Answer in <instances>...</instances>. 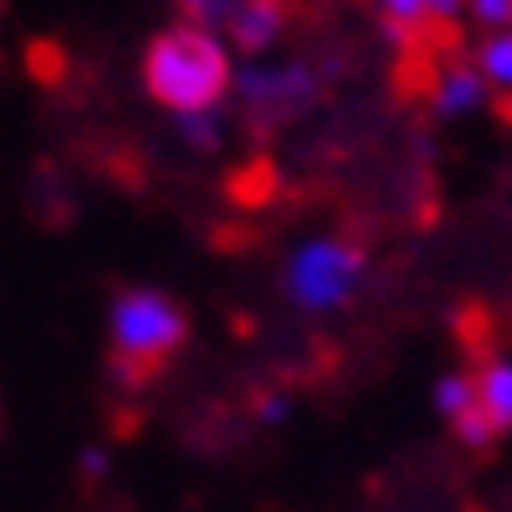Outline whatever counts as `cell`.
Segmentation results:
<instances>
[{
    "label": "cell",
    "instance_id": "obj_1",
    "mask_svg": "<svg viewBox=\"0 0 512 512\" xmlns=\"http://www.w3.org/2000/svg\"><path fill=\"white\" fill-rule=\"evenodd\" d=\"M142 74H147L152 100H162L168 110H178V115H209L225 100V89H230V58H225V48L204 27L178 21V27L152 37Z\"/></svg>",
    "mask_w": 512,
    "mask_h": 512
},
{
    "label": "cell",
    "instance_id": "obj_2",
    "mask_svg": "<svg viewBox=\"0 0 512 512\" xmlns=\"http://www.w3.org/2000/svg\"><path fill=\"white\" fill-rule=\"evenodd\" d=\"M110 371L126 387H147L152 377L168 371V361L189 340V314H183L168 293L131 288L115 298L110 309Z\"/></svg>",
    "mask_w": 512,
    "mask_h": 512
},
{
    "label": "cell",
    "instance_id": "obj_3",
    "mask_svg": "<svg viewBox=\"0 0 512 512\" xmlns=\"http://www.w3.org/2000/svg\"><path fill=\"white\" fill-rule=\"evenodd\" d=\"M361 267H366L361 246H351V241H319V246H309V251L293 256L288 283H293L298 304L324 309V304H340L345 288L361 277Z\"/></svg>",
    "mask_w": 512,
    "mask_h": 512
},
{
    "label": "cell",
    "instance_id": "obj_4",
    "mask_svg": "<svg viewBox=\"0 0 512 512\" xmlns=\"http://www.w3.org/2000/svg\"><path fill=\"white\" fill-rule=\"evenodd\" d=\"M309 74L304 68H277V74H246V105H251V126H283L309 105Z\"/></svg>",
    "mask_w": 512,
    "mask_h": 512
},
{
    "label": "cell",
    "instance_id": "obj_5",
    "mask_svg": "<svg viewBox=\"0 0 512 512\" xmlns=\"http://www.w3.org/2000/svg\"><path fill=\"white\" fill-rule=\"evenodd\" d=\"M439 408L450 413V424L455 434L465 439V445H492V424H486V413H481V398H476V377H445L439 382Z\"/></svg>",
    "mask_w": 512,
    "mask_h": 512
},
{
    "label": "cell",
    "instance_id": "obj_6",
    "mask_svg": "<svg viewBox=\"0 0 512 512\" xmlns=\"http://www.w3.org/2000/svg\"><path fill=\"white\" fill-rule=\"evenodd\" d=\"M471 63H476V74H481V84H486V95H492V110L512 126V32L486 37Z\"/></svg>",
    "mask_w": 512,
    "mask_h": 512
},
{
    "label": "cell",
    "instance_id": "obj_7",
    "mask_svg": "<svg viewBox=\"0 0 512 512\" xmlns=\"http://www.w3.org/2000/svg\"><path fill=\"white\" fill-rule=\"evenodd\" d=\"M283 21H288V0H241V11L225 21V32L236 48H267V42L283 32Z\"/></svg>",
    "mask_w": 512,
    "mask_h": 512
},
{
    "label": "cell",
    "instance_id": "obj_8",
    "mask_svg": "<svg viewBox=\"0 0 512 512\" xmlns=\"http://www.w3.org/2000/svg\"><path fill=\"white\" fill-rule=\"evenodd\" d=\"M476 398L492 434H507L512 429V361H486L476 371Z\"/></svg>",
    "mask_w": 512,
    "mask_h": 512
},
{
    "label": "cell",
    "instance_id": "obj_9",
    "mask_svg": "<svg viewBox=\"0 0 512 512\" xmlns=\"http://www.w3.org/2000/svg\"><path fill=\"white\" fill-rule=\"evenodd\" d=\"M476 100H486V84L476 74V63L460 58L455 68H445V79L434 84V110L439 115H460V110H471Z\"/></svg>",
    "mask_w": 512,
    "mask_h": 512
},
{
    "label": "cell",
    "instance_id": "obj_10",
    "mask_svg": "<svg viewBox=\"0 0 512 512\" xmlns=\"http://www.w3.org/2000/svg\"><path fill=\"white\" fill-rule=\"evenodd\" d=\"M183 6V21H189V27H215V21H230L241 11V0H178Z\"/></svg>",
    "mask_w": 512,
    "mask_h": 512
},
{
    "label": "cell",
    "instance_id": "obj_11",
    "mask_svg": "<svg viewBox=\"0 0 512 512\" xmlns=\"http://www.w3.org/2000/svg\"><path fill=\"white\" fill-rule=\"evenodd\" d=\"M32 74H37V79H48V84L63 74V53L53 48V42H32Z\"/></svg>",
    "mask_w": 512,
    "mask_h": 512
},
{
    "label": "cell",
    "instance_id": "obj_12",
    "mask_svg": "<svg viewBox=\"0 0 512 512\" xmlns=\"http://www.w3.org/2000/svg\"><path fill=\"white\" fill-rule=\"evenodd\" d=\"M183 131H189V142L215 147V121H209V115H183Z\"/></svg>",
    "mask_w": 512,
    "mask_h": 512
},
{
    "label": "cell",
    "instance_id": "obj_13",
    "mask_svg": "<svg viewBox=\"0 0 512 512\" xmlns=\"http://www.w3.org/2000/svg\"><path fill=\"white\" fill-rule=\"evenodd\" d=\"M476 16L492 21V27L497 21H512V0H476Z\"/></svg>",
    "mask_w": 512,
    "mask_h": 512
}]
</instances>
